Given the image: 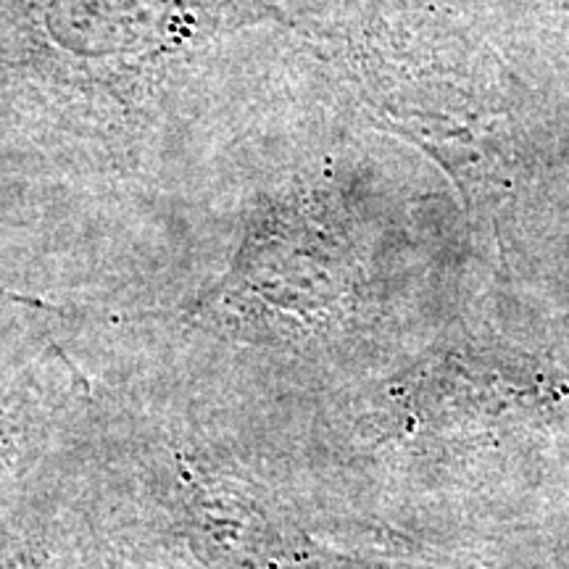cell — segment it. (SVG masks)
<instances>
[{"mask_svg":"<svg viewBox=\"0 0 569 569\" xmlns=\"http://www.w3.org/2000/svg\"><path fill=\"white\" fill-rule=\"evenodd\" d=\"M21 415L13 403L0 401V469H3L17 453L19 440H21Z\"/></svg>","mask_w":569,"mask_h":569,"instance_id":"cell-1","label":"cell"},{"mask_svg":"<svg viewBox=\"0 0 569 569\" xmlns=\"http://www.w3.org/2000/svg\"><path fill=\"white\" fill-rule=\"evenodd\" d=\"M0 569H40V565L32 557H11L0 561Z\"/></svg>","mask_w":569,"mask_h":569,"instance_id":"cell-2","label":"cell"}]
</instances>
